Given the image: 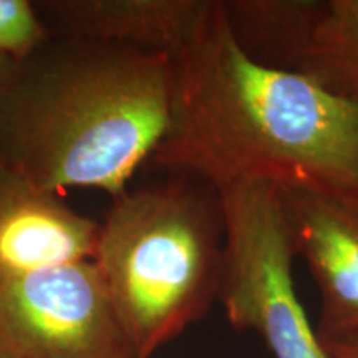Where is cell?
<instances>
[{
    "instance_id": "obj_5",
    "label": "cell",
    "mask_w": 358,
    "mask_h": 358,
    "mask_svg": "<svg viewBox=\"0 0 358 358\" xmlns=\"http://www.w3.org/2000/svg\"><path fill=\"white\" fill-rule=\"evenodd\" d=\"M0 358H133L95 262L0 267Z\"/></svg>"
},
{
    "instance_id": "obj_1",
    "label": "cell",
    "mask_w": 358,
    "mask_h": 358,
    "mask_svg": "<svg viewBox=\"0 0 358 358\" xmlns=\"http://www.w3.org/2000/svg\"><path fill=\"white\" fill-rule=\"evenodd\" d=\"M151 163L214 189L237 182L358 189V101L259 64L209 0L173 58L166 134Z\"/></svg>"
},
{
    "instance_id": "obj_10",
    "label": "cell",
    "mask_w": 358,
    "mask_h": 358,
    "mask_svg": "<svg viewBox=\"0 0 358 358\" xmlns=\"http://www.w3.org/2000/svg\"><path fill=\"white\" fill-rule=\"evenodd\" d=\"M297 71L358 101V0H322Z\"/></svg>"
},
{
    "instance_id": "obj_12",
    "label": "cell",
    "mask_w": 358,
    "mask_h": 358,
    "mask_svg": "<svg viewBox=\"0 0 358 358\" xmlns=\"http://www.w3.org/2000/svg\"><path fill=\"white\" fill-rule=\"evenodd\" d=\"M330 358H358V338H322Z\"/></svg>"
},
{
    "instance_id": "obj_6",
    "label": "cell",
    "mask_w": 358,
    "mask_h": 358,
    "mask_svg": "<svg viewBox=\"0 0 358 358\" xmlns=\"http://www.w3.org/2000/svg\"><path fill=\"white\" fill-rule=\"evenodd\" d=\"M279 189L295 254L320 294V338H358V189Z\"/></svg>"
},
{
    "instance_id": "obj_7",
    "label": "cell",
    "mask_w": 358,
    "mask_h": 358,
    "mask_svg": "<svg viewBox=\"0 0 358 358\" xmlns=\"http://www.w3.org/2000/svg\"><path fill=\"white\" fill-rule=\"evenodd\" d=\"M100 226L71 211L55 192L0 168V267L42 271L93 261Z\"/></svg>"
},
{
    "instance_id": "obj_4",
    "label": "cell",
    "mask_w": 358,
    "mask_h": 358,
    "mask_svg": "<svg viewBox=\"0 0 358 358\" xmlns=\"http://www.w3.org/2000/svg\"><path fill=\"white\" fill-rule=\"evenodd\" d=\"M224 219L221 301L229 324L264 340L274 358H330L294 282L280 189L264 181L217 189Z\"/></svg>"
},
{
    "instance_id": "obj_11",
    "label": "cell",
    "mask_w": 358,
    "mask_h": 358,
    "mask_svg": "<svg viewBox=\"0 0 358 358\" xmlns=\"http://www.w3.org/2000/svg\"><path fill=\"white\" fill-rule=\"evenodd\" d=\"M52 30L29 0H0V55L20 62L37 52Z\"/></svg>"
},
{
    "instance_id": "obj_3",
    "label": "cell",
    "mask_w": 358,
    "mask_h": 358,
    "mask_svg": "<svg viewBox=\"0 0 358 358\" xmlns=\"http://www.w3.org/2000/svg\"><path fill=\"white\" fill-rule=\"evenodd\" d=\"M133 358H150L219 299L224 219L217 191L191 176L116 198L95 259Z\"/></svg>"
},
{
    "instance_id": "obj_9",
    "label": "cell",
    "mask_w": 358,
    "mask_h": 358,
    "mask_svg": "<svg viewBox=\"0 0 358 358\" xmlns=\"http://www.w3.org/2000/svg\"><path fill=\"white\" fill-rule=\"evenodd\" d=\"M322 0H229L227 22L241 48L259 64L297 71Z\"/></svg>"
},
{
    "instance_id": "obj_13",
    "label": "cell",
    "mask_w": 358,
    "mask_h": 358,
    "mask_svg": "<svg viewBox=\"0 0 358 358\" xmlns=\"http://www.w3.org/2000/svg\"><path fill=\"white\" fill-rule=\"evenodd\" d=\"M17 62L12 60V58H8L6 55H0V83L6 80L8 75L12 73V70L15 69Z\"/></svg>"
},
{
    "instance_id": "obj_8",
    "label": "cell",
    "mask_w": 358,
    "mask_h": 358,
    "mask_svg": "<svg viewBox=\"0 0 358 358\" xmlns=\"http://www.w3.org/2000/svg\"><path fill=\"white\" fill-rule=\"evenodd\" d=\"M208 7L209 0H52L35 8L53 35L174 58L194 37Z\"/></svg>"
},
{
    "instance_id": "obj_2",
    "label": "cell",
    "mask_w": 358,
    "mask_h": 358,
    "mask_svg": "<svg viewBox=\"0 0 358 358\" xmlns=\"http://www.w3.org/2000/svg\"><path fill=\"white\" fill-rule=\"evenodd\" d=\"M173 58L53 35L0 83V168L118 198L166 134Z\"/></svg>"
}]
</instances>
